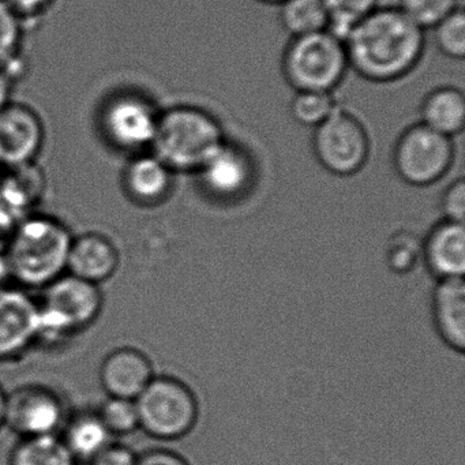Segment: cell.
<instances>
[{
    "label": "cell",
    "instance_id": "cell-1",
    "mask_svg": "<svg viewBox=\"0 0 465 465\" xmlns=\"http://www.w3.org/2000/svg\"><path fill=\"white\" fill-rule=\"evenodd\" d=\"M424 31L399 7H377L345 40L348 64L371 83H393L423 56Z\"/></svg>",
    "mask_w": 465,
    "mask_h": 465
},
{
    "label": "cell",
    "instance_id": "cell-2",
    "mask_svg": "<svg viewBox=\"0 0 465 465\" xmlns=\"http://www.w3.org/2000/svg\"><path fill=\"white\" fill-rule=\"evenodd\" d=\"M72 231L48 214L24 217L7 242L10 282L25 290H45L67 273Z\"/></svg>",
    "mask_w": 465,
    "mask_h": 465
},
{
    "label": "cell",
    "instance_id": "cell-3",
    "mask_svg": "<svg viewBox=\"0 0 465 465\" xmlns=\"http://www.w3.org/2000/svg\"><path fill=\"white\" fill-rule=\"evenodd\" d=\"M216 116L194 105H178L160 113L151 151L173 173H197L224 143Z\"/></svg>",
    "mask_w": 465,
    "mask_h": 465
},
{
    "label": "cell",
    "instance_id": "cell-4",
    "mask_svg": "<svg viewBox=\"0 0 465 465\" xmlns=\"http://www.w3.org/2000/svg\"><path fill=\"white\" fill-rule=\"evenodd\" d=\"M100 285L66 273L43 290L37 344L53 347L85 331L103 310Z\"/></svg>",
    "mask_w": 465,
    "mask_h": 465
},
{
    "label": "cell",
    "instance_id": "cell-5",
    "mask_svg": "<svg viewBox=\"0 0 465 465\" xmlns=\"http://www.w3.org/2000/svg\"><path fill=\"white\" fill-rule=\"evenodd\" d=\"M282 67L296 92L331 94L344 80L350 64L344 43L322 31L292 37L282 54Z\"/></svg>",
    "mask_w": 465,
    "mask_h": 465
},
{
    "label": "cell",
    "instance_id": "cell-6",
    "mask_svg": "<svg viewBox=\"0 0 465 465\" xmlns=\"http://www.w3.org/2000/svg\"><path fill=\"white\" fill-rule=\"evenodd\" d=\"M135 404L140 429L157 440H178L197 423V399L192 389L176 378L153 377Z\"/></svg>",
    "mask_w": 465,
    "mask_h": 465
},
{
    "label": "cell",
    "instance_id": "cell-7",
    "mask_svg": "<svg viewBox=\"0 0 465 465\" xmlns=\"http://www.w3.org/2000/svg\"><path fill=\"white\" fill-rule=\"evenodd\" d=\"M312 146L318 163L337 176L355 175L369 159L366 129L356 116L339 107L315 127Z\"/></svg>",
    "mask_w": 465,
    "mask_h": 465
},
{
    "label": "cell",
    "instance_id": "cell-8",
    "mask_svg": "<svg viewBox=\"0 0 465 465\" xmlns=\"http://www.w3.org/2000/svg\"><path fill=\"white\" fill-rule=\"evenodd\" d=\"M451 138L413 124L401 133L393 151V164L402 181L412 186H429L448 173L453 164Z\"/></svg>",
    "mask_w": 465,
    "mask_h": 465
},
{
    "label": "cell",
    "instance_id": "cell-9",
    "mask_svg": "<svg viewBox=\"0 0 465 465\" xmlns=\"http://www.w3.org/2000/svg\"><path fill=\"white\" fill-rule=\"evenodd\" d=\"M66 419V405L48 386L29 383L7 393L5 426L20 438L59 435Z\"/></svg>",
    "mask_w": 465,
    "mask_h": 465
},
{
    "label": "cell",
    "instance_id": "cell-10",
    "mask_svg": "<svg viewBox=\"0 0 465 465\" xmlns=\"http://www.w3.org/2000/svg\"><path fill=\"white\" fill-rule=\"evenodd\" d=\"M160 113L135 94L114 97L102 114V127L107 140L121 151L151 149L156 134Z\"/></svg>",
    "mask_w": 465,
    "mask_h": 465
},
{
    "label": "cell",
    "instance_id": "cell-11",
    "mask_svg": "<svg viewBox=\"0 0 465 465\" xmlns=\"http://www.w3.org/2000/svg\"><path fill=\"white\" fill-rule=\"evenodd\" d=\"M39 301L17 284L0 285V361H17L37 345Z\"/></svg>",
    "mask_w": 465,
    "mask_h": 465
},
{
    "label": "cell",
    "instance_id": "cell-12",
    "mask_svg": "<svg viewBox=\"0 0 465 465\" xmlns=\"http://www.w3.org/2000/svg\"><path fill=\"white\" fill-rule=\"evenodd\" d=\"M195 173L209 195L228 201L246 194L254 181L255 168L243 148L224 141Z\"/></svg>",
    "mask_w": 465,
    "mask_h": 465
},
{
    "label": "cell",
    "instance_id": "cell-13",
    "mask_svg": "<svg viewBox=\"0 0 465 465\" xmlns=\"http://www.w3.org/2000/svg\"><path fill=\"white\" fill-rule=\"evenodd\" d=\"M45 143V126L31 107L10 103L0 111V164L17 167L36 162Z\"/></svg>",
    "mask_w": 465,
    "mask_h": 465
},
{
    "label": "cell",
    "instance_id": "cell-14",
    "mask_svg": "<svg viewBox=\"0 0 465 465\" xmlns=\"http://www.w3.org/2000/svg\"><path fill=\"white\" fill-rule=\"evenodd\" d=\"M153 377L151 361L137 348H116L100 367V383L108 397L135 400Z\"/></svg>",
    "mask_w": 465,
    "mask_h": 465
},
{
    "label": "cell",
    "instance_id": "cell-15",
    "mask_svg": "<svg viewBox=\"0 0 465 465\" xmlns=\"http://www.w3.org/2000/svg\"><path fill=\"white\" fill-rule=\"evenodd\" d=\"M121 262L118 247L107 236L86 232L73 238L67 273L100 285L116 273Z\"/></svg>",
    "mask_w": 465,
    "mask_h": 465
},
{
    "label": "cell",
    "instance_id": "cell-16",
    "mask_svg": "<svg viewBox=\"0 0 465 465\" xmlns=\"http://www.w3.org/2000/svg\"><path fill=\"white\" fill-rule=\"evenodd\" d=\"M173 184V171L153 153L137 154L124 168V193L138 205H159L170 195Z\"/></svg>",
    "mask_w": 465,
    "mask_h": 465
},
{
    "label": "cell",
    "instance_id": "cell-17",
    "mask_svg": "<svg viewBox=\"0 0 465 465\" xmlns=\"http://www.w3.org/2000/svg\"><path fill=\"white\" fill-rule=\"evenodd\" d=\"M432 315L443 341L462 352L465 350V284L462 277L440 280L432 295Z\"/></svg>",
    "mask_w": 465,
    "mask_h": 465
},
{
    "label": "cell",
    "instance_id": "cell-18",
    "mask_svg": "<svg viewBox=\"0 0 465 465\" xmlns=\"http://www.w3.org/2000/svg\"><path fill=\"white\" fill-rule=\"evenodd\" d=\"M424 257L430 271L440 280L464 276V224L443 220L430 232L424 246Z\"/></svg>",
    "mask_w": 465,
    "mask_h": 465
},
{
    "label": "cell",
    "instance_id": "cell-19",
    "mask_svg": "<svg viewBox=\"0 0 465 465\" xmlns=\"http://www.w3.org/2000/svg\"><path fill=\"white\" fill-rule=\"evenodd\" d=\"M45 192V175L35 163L4 168L0 181V205L24 219L42 201Z\"/></svg>",
    "mask_w": 465,
    "mask_h": 465
},
{
    "label": "cell",
    "instance_id": "cell-20",
    "mask_svg": "<svg viewBox=\"0 0 465 465\" xmlns=\"http://www.w3.org/2000/svg\"><path fill=\"white\" fill-rule=\"evenodd\" d=\"M61 431L62 440L78 464H88L96 454L114 442V435L97 411H80L67 416Z\"/></svg>",
    "mask_w": 465,
    "mask_h": 465
},
{
    "label": "cell",
    "instance_id": "cell-21",
    "mask_svg": "<svg viewBox=\"0 0 465 465\" xmlns=\"http://www.w3.org/2000/svg\"><path fill=\"white\" fill-rule=\"evenodd\" d=\"M420 124H423L424 126L451 138L464 129V94L460 89L453 88V86L434 89L424 97L420 107Z\"/></svg>",
    "mask_w": 465,
    "mask_h": 465
},
{
    "label": "cell",
    "instance_id": "cell-22",
    "mask_svg": "<svg viewBox=\"0 0 465 465\" xmlns=\"http://www.w3.org/2000/svg\"><path fill=\"white\" fill-rule=\"evenodd\" d=\"M9 465H78L61 435L21 438L10 454Z\"/></svg>",
    "mask_w": 465,
    "mask_h": 465
},
{
    "label": "cell",
    "instance_id": "cell-23",
    "mask_svg": "<svg viewBox=\"0 0 465 465\" xmlns=\"http://www.w3.org/2000/svg\"><path fill=\"white\" fill-rule=\"evenodd\" d=\"M279 6L280 24L291 36L325 31L328 13L322 0H284Z\"/></svg>",
    "mask_w": 465,
    "mask_h": 465
},
{
    "label": "cell",
    "instance_id": "cell-24",
    "mask_svg": "<svg viewBox=\"0 0 465 465\" xmlns=\"http://www.w3.org/2000/svg\"><path fill=\"white\" fill-rule=\"evenodd\" d=\"M23 45V18L13 12L5 0H0V70L13 81L23 72L21 61Z\"/></svg>",
    "mask_w": 465,
    "mask_h": 465
},
{
    "label": "cell",
    "instance_id": "cell-25",
    "mask_svg": "<svg viewBox=\"0 0 465 465\" xmlns=\"http://www.w3.org/2000/svg\"><path fill=\"white\" fill-rule=\"evenodd\" d=\"M328 13L325 31L340 42L352 34L355 26L377 9L378 0H322Z\"/></svg>",
    "mask_w": 465,
    "mask_h": 465
},
{
    "label": "cell",
    "instance_id": "cell-26",
    "mask_svg": "<svg viewBox=\"0 0 465 465\" xmlns=\"http://www.w3.org/2000/svg\"><path fill=\"white\" fill-rule=\"evenodd\" d=\"M336 100L331 92H296L290 104V113L296 124L306 127L320 126L336 110Z\"/></svg>",
    "mask_w": 465,
    "mask_h": 465
},
{
    "label": "cell",
    "instance_id": "cell-27",
    "mask_svg": "<svg viewBox=\"0 0 465 465\" xmlns=\"http://www.w3.org/2000/svg\"><path fill=\"white\" fill-rule=\"evenodd\" d=\"M97 412L114 437L132 434L140 429V416L135 400L108 397Z\"/></svg>",
    "mask_w": 465,
    "mask_h": 465
},
{
    "label": "cell",
    "instance_id": "cell-28",
    "mask_svg": "<svg viewBox=\"0 0 465 465\" xmlns=\"http://www.w3.org/2000/svg\"><path fill=\"white\" fill-rule=\"evenodd\" d=\"M459 0H400L399 9L420 29L435 28L459 9Z\"/></svg>",
    "mask_w": 465,
    "mask_h": 465
},
{
    "label": "cell",
    "instance_id": "cell-29",
    "mask_svg": "<svg viewBox=\"0 0 465 465\" xmlns=\"http://www.w3.org/2000/svg\"><path fill=\"white\" fill-rule=\"evenodd\" d=\"M435 45L438 50L451 59L465 56V15L462 9L454 10L435 26Z\"/></svg>",
    "mask_w": 465,
    "mask_h": 465
},
{
    "label": "cell",
    "instance_id": "cell-30",
    "mask_svg": "<svg viewBox=\"0 0 465 465\" xmlns=\"http://www.w3.org/2000/svg\"><path fill=\"white\" fill-rule=\"evenodd\" d=\"M445 220L464 224L465 217V182L460 178L454 181L442 194L440 203Z\"/></svg>",
    "mask_w": 465,
    "mask_h": 465
},
{
    "label": "cell",
    "instance_id": "cell-31",
    "mask_svg": "<svg viewBox=\"0 0 465 465\" xmlns=\"http://www.w3.org/2000/svg\"><path fill=\"white\" fill-rule=\"evenodd\" d=\"M138 454L129 446L114 440L94 457L88 465H137Z\"/></svg>",
    "mask_w": 465,
    "mask_h": 465
},
{
    "label": "cell",
    "instance_id": "cell-32",
    "mask_svg": "<svg viewBox=\"0 0 465 465\" xmlns=\"http://www.w3.org/2000/svg\"><path fill=\"white\" fill-rule=\"evenodd\" d=\"M137 465H190L186 459L175 451L156 449L145 451L137 459Z\"/></svg>",
    "mask_w": 465,
    "mask_h": 465
},
{
    "label": "cell",
    "instance_id": "cell-33",
    "mask_svg": "<svg viewBox=\"0 0 465 465\" xmlns=\"http://www.w3.org/2000/svg\"><path fill=\"white\" fill-rule=\"evenodd\" d=\"M5 4L21 18L42 15L50 7L53 0H5Z\"/></svg>",
    "mask_w": 465,
    "mask_h": 465
},
{
    "label": "cell",
    "instance_id": "cell-34",
    "mask_svg": "<svg viewBox=\"0 0 465 465\" xmlns=\"http://www.w3.org/2000/svg\"><path fill=\"white\" fill-rule=\"evenodd\" d=\"M13 85L15 81L0 70V111L10 104V96H12Z\"/></svg>",
    "mask_w": 465,
    "mask_h": 465
},
{
    "label": "cell",
    "instance_id": "cell-35",
    "mask_svg": "<svg viewBox=\"0 0 465 465\" xmlns=\"http://www.w3.org/2000/svg\"><path fill=\"white\" fill-rule=\"evenodd\" d=\"M10 282L9 262H7V241L0 239V285Z\"/></svg>",
    "mask_w": 465,
    "mask_h": 465
},
{
    "label": "cell",
    "instance_id": "cell-36",
    "mask_svg": "<svg viewBox=\"0 0 465 465\" xmlns=\"http://www.w3.org/2000/svg\"><path fill=\"white\" fill-rule=\"evenodd\" d=\"M6 391L0 386V429L5 426V413H6Z\"/></svg>",
    "mask_w": 465,
    "mask_h": 465
},
{
    "label": "cell",
    "instance_id": "cell-37",
    "mask_svg": "<svg viewBox=\"0 0 465 465\" xmlns=\"http://www.w3.org/2000/svg\"><path fill=\"white\" fill-rule=\"evenodd\" d=\"M258 2H262V4L268 5H280L284 2V0H258Z\"/></svg>",
    "mask_w": 465,
    "mask_h": 465
},
{
    "label": "cell",
    "instance_id": "cell-38",
    "mask_svg": "<svg viewBox=\"0 0 465 465\" xmlns=\"http://www.w3.org/2000/svg\"><path fill=\"white\" fill-rule=\"evenodd\" d=\"M2 173H4V167L0 164V181H2Z\"/></svg>",
    "mask_w": 465,
    "mask_h": 465
}]
</instances>
